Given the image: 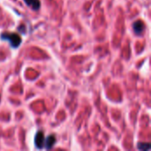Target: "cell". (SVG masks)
<instances>
[{
	"instance_id": "6da1fadb",
	"label": "cell",
	"mask_w": 151,
	"mask_h": 151,
	"mask_svg": "<svg viewBox=\"0 0 151 151\" xmlns=\"http://www.w3.org/2000/svg\"><path fill=\"white\" fill-rule=\"evenodd\" d=\"M0 37H1L2 40L7 41L10 43V45L12 48H15V49L18 48L20 45L21 42H22L20 36L19 35L15 34V33H6L5 32V33L1 34Z\"/></svg>"
},
{
	"instance_id": "7a4b0ae2",
	"label": "cell",
	"mask_w": 151,
	"mask_h": 151,
	"mask_svg": "<svg viewBox=\"0 0 151 151\" xmlns=\"http://www.w3.org/2000/svg\"><path fill=\"white\" fill-rule=\"evenodd\" d=\"M44 140H45V137H44L43 132L38 131V132L35 134V147L38 148L39 150L43 149V146H44Z\"/></svg>"
},
{
	"instance_id": "3957f363",
	"label": "cell",
	"mask_w": 151,
	"mask_h": 151,
	"mask_svg": "<svg viewBox=\"0 0 151 151\" xmlns=\"http://www.w3.org/2000/svg\"><path fill=\"white\" fill-rule=\"evenodd\" d=\"M56 142H57V140H56L55 135L54 134H50L44 140V146L43 147L46 150H51L54 147V145L56 144Z\"/></svg>"
},
{
	"instance_id": "277c9868",
	"label": "cell",
	"mask_w": 151,
	"mask_h": 151,
	"mask_svg": "<svg viewBox=\"0 0 151 151\" xmlns=\"http://www.w3.org/2000/svg\"><path fill=\"white\" fill-rule=\"evenodd\" d=\"M26 4L29 7H31L33 10L37 11L41 7V2L40 0H24Z\"/></svg>"
},
{
	"instance_id": "5b68a950",
	"label": "cell",
	"mask_w": 151,
	"mask_h": 151,
	"mask_svg": "<svg viewBox=\"0 0 151 151\" xmlns=\"http://www.w3.org/2000/svg\"><path fill=\"white\" fill-rule=\"evenodd\" d=\"M133 27H134V32L139 35V34L142 33V31L144 29V24L142 20H137L133 24Z\"/></svg>"
},
{
	"instance_id": "8992f818",
	"label": "cell",
	"mask_w": 151,
	"mask_h": 151,
	"mask_svg": "<svg viewBox=\"0 0 151 151\" xmlns=\"http://www.w3.org/2000/svg\"><path fill=\"white\" fill-rule=\"evenodd\" d=\"M137 149L139 150H144V151H148L150 150L151 149V145L150 143L147 142V143H144V142H139L137 144Z\"/></svg>"
}]
</instances>
